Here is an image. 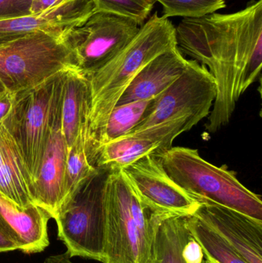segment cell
<instances>
[{
  "mask_svg": "<svg viewBox=\"0 0 262 263\" xmlns=\"http://www.w3.org/2000/svg\"><path fill=\"white\" fill-rule=\"evenodd\" d=\"M32 0H0V20L31 15Z\"/></svg>",
  "mask_w": 262,
  "mask_h": 263,
  "instance_id": "d4e9b609",
  "label": "cell"
},
{
  "mask_svg": "<svg viewBox=\"0 0 262 263\" xmlns=\"http://www.w3.org/2000/svg\"><path fill=\"white\" fill-rule=\"evenodd\" d=\"M14 92L6 90L0 94V123L7 117L13 103Z\"/></svg>",
  "mask_w": 262,
  "mask_h": 263,
  "instance_id": "484cf974",
  "label": "cell"
},
{
  "mask_svg": "<svg viewBox=\"0 0 262 263\" xmlns=\"http://www.w3.org/2000/svg\"><path fill=\"white\" fill-rule=\"evenodd\" d=\"M152 100L131 102L115 106L108 120L101 146L133 130L144 118Z\"/></svg>",
  "mask_w": 262,
  "mask_h": 263,
  "instance_id": "7402d4cb",
  "label": "cell"
},
{
  "mask_svg": "<svg viewBox=\"0 0 262 263\" xmlns=\"http://www.w3.org/2000/svg\"><path fill=\"white\" fill-rule=\"evenodd\" d=\"M192 216L213 230L248 263H262V221L211 202H199Z\"/></svg>",
  "mask_w": 262,
  "mask_h": 263,
  "instance_id": "4fadbf2b",
  "label": "cell"
},
{
  "mask_svg": "<svg viewBox=\"0 0 262 263\" xmlns=\"http://www.w3.org/2000/svg\"><path fill=\"white\" fill-rule=\"evenodd\" d=\"M44 263H75L72 262L70 256L67 254V253L63 254L53 255V256H49L46 258Z\"/></svg>",
  "mask_w": 262,
  "mask_h": 263,
  "instance_id": "83f0119b",
  "label": "cell"
},
{
  "mask_svg": "<svg viewBox=\"0 0 262 263\" xmlns=\"http://www.w3.org/2000/svg\"><path fill=\"white\" fill-rule=\"evenodd\" d=\"M6 90V89H5L4 86H3V83H2L1 81H0V94L3 93V92H4Z\"/></svg>",
  "mask_w": 262,
  "mask_h": 263,
  "instance_id": "f546056e",
  "label": "cell"
},
{
  "mask_svg": "<svg viewBox=\"0 0 262 263\" xmlns=\"http://www.w3.org/2000/svg\"><path fill=\"white\" fill-rule=\"evenodd\" d=\"M186 216H172L158 230L155 263H205L206 256L186 227Z\"/></svg>",
  "mask_w": 262,
  "mask_h": 263,
  "instance_id": "d6986e66",
  "label": "cell"
},
{
  "mask_svg": "<svg viewBox=\"0 0 262 263\" xmlns=\"http://www.w3.org/2000/svg\"><path fill=\"white\" fill-rule=\"evenodd\" d=\"M66 0H32L31 4V14H38L48 10Z\"/></svg>",
  "mask_w": 262,
  "mask_h": 263,
  "instance_id": "4316f807",
  "label": "cell"
},
{
  "mask_svg": "<svg viewBox=\"0 0 262 263\" xmlns=\"http://www.w3.org/2000/svg\"><path fill=\"white\" fill-rule=\"evenodd\" d=\"M17 250L15 244L0 236V253H9Z\"/></svg>",
  "mask_w": 262,
  "mask_h": 263,
  "instance_id": "f1b7e54d",
  "label": "cell"
},
{
  "mask_svg": "<svg viewBox=\"0 0 262 263\" xmlns=\"http://www.w3.org/2000/svg\"><path fill=\"white\" fill-rule=\"evenodd\" d=\"M95 11L129 17L143 26L155 5V0H93Z\"/></svg>",
  "mask_w": 262,
  "mask_h": 263,
  "instance_id": "cb8c5ba5",
  "label": "cell"
},
{
  "mask_svg": "<svg viewBox=\"0 0 262 263\" xmlns=\"http://www.w3.org/2000/svg\"><path fill=\"white\" fill-rule=\"evenodd\" d=\"M163 8V17L198 18L226 7V0H155Z\"/></svg>",
  "mask_w": 262,
  "mask_h": 263,
  "instance_id": "603a6c76",
  "label": "cell"
},
{
  "mask_svg": "<svg viewBox=\"0 0 262 263\" xmlns=\"http://www.w3.org/2000/svg\"><path fill=\"white\" fill-rule=\"evenodd\" d=\"M140 27L129 17L95 11L62 39L72 52V68L89 77L119 52Z\"/></svg>",
  "mask_w": 262,
  "mask_h": 263,
  "instance_id": "ba28073f",
  "label": "cell"
},
{
  "mask_svg": "<svg viewBox=\"0 0 262 263\" xmlns=\"http://www.w3.org/2000/svg\"><path fill=\"white\" fill-rule=\"evenodd\" d=\"M196 126L190 117H175L143 130L131 133L103 144L94 165L121 170L148 155L162 154L172 148L180 134Z\"/></svg>",
  "mask_w": 262,
  "mask_h": 263,
  "instance_id": "7c38bea8",
  "label": "cell"
},
{
  "mask_svg": "<svg viewBox=\"0 0 262 263\" xmlns=\"http://www.w3.org/2000/svg\"><path fill=\"white\" fill-rule=\"evenodd\" d=\"M189 62L178 47L163 52L138 72L116 106L156 98L183 75Z\"/></svg>",
  "mask_w": 262,
  "mask_h": 263,
  "instance_id": "2e32d148",
  "label": "cell"
},
{
  "mask_svg": "<svg viewBox=\"0 0 262 263\" xmlns=\"http://www.w3.org/2000/svg\"><path fill=\"white\" fill-rule=\"evenodd\" d=\"M90 109L89 78L75 68H68L63 84L62 123L69 149L76 139L80 129L89 126Z\"/></svg>",
  "mask_w": 262,
  "mask_h": 263,
  "instance_id": "e0dca14e",
  "label": "cell"
},
{
  "mask_svg": "<svg viewBox=\"0 0 262 263\" xmlns=\"http://www.w3.org/2000/svg\"><path fill=\"white\" fill-rule=\"evenodd\" d=\"M66 69L60 71L54 89L50 133L38 173L30 187L34 204L44 209L52 219L63 202V179L67 162V142L62 123L63 84Z\"/></svg>",
  "mask_w": 262,
  "mask_h": 263,
  "instance_id": "8fae6325",
  "label": "cell"
},
{
  "mask_svg": "<svg viewBox=\"0 0 262 263\" xmlns=\"http://www.w3.org/2000/svg\"><path fill=\"white\" fill-rule=\"evenodd\" d=\"M31 179L16 144L0 123V192L21 207L34 204Z\"/></svg>",
  "mask_w": 262,
  "mask_h": 263,
  "instance_id": "ac0fdd59",
  "label": "cell"
},
{
  "mask_svg": "<svg viewBox=\"0 0 262 263\" xmlns=\"http://www.w3.org/2000/svg\"><path fill=\"white\" fill-rule=\"evenodd\" d=\"M177 47L215 79L217 96L206 125L215 133L230 122L241 96L261 77L262 0L233 13L183 18Z\"/></svg>",
  "mask_w": 262,
  "mask_h": 263,
  "instance_id": "6da1fadb",
  "label": "cell"
},
{
  "mask_svg": "<svg viewBox=\"0 0 262 263\" xmlns=\"http://www.w3.org/2000/svg\"><path fill=\"white\" fill-rule=\"evenodd\" d=\"M58 73L38 86L14 92L12 108L2 123L18 147L30 176L31 185L50 133L52 97Z\"/></svg>",
  "mask_w": 262,
  "mask_h": 263,
  "instance_id": "52a82bcc",
  "label": "cell"
},
{
  "mask_svg": "<svg viewBox=\"0 0 262 263\" xmlns=\"http://www.w3.org/2000/svg\"><path fill=\"white\" fill-rule=\"evenodd\" d=\"M112 168L97 167L77 187L54 218L58 238L74 256L103 262L106 237V190Z\"/></svg>",
  "mask_w": 262,
  "mask_h": 263,
  "instance_id": "5b68a950",
  "label": "cell"
},
{
  "mask_svg": "<svg viewBox=\"0 0 262 263\" xmlns=\"http://www.w3.org/2000/svg\"><path fill=\"white\" fill-rule=\"evenodd\" d=\"M121 171L138 200L158 214L192 216L199 205L168 175L156 155L141 158Z\"/></svg>",
  "mask_w": 262,
  "mask_h": 263,
  "instance_id": "30bf717a",
  "label": "cell"
},
{
  "mask_svg": "<svg viewBox=\"0 0 262 263\" xmlns=\"http://www.w3.org/2000/svg\"><path fill=\"white\" fill-rule=\"evenodd\" d=\"M168 218L138 200L121 170H111L106 183L103 263L156 262L158 230Z\"/></svg>",
  "mask_w": 262,
  "mask_h": 263,
  "instance_id": "3957f363",
  "label": "cell"
},
{
  "mask_svg": "<svg viewBox=\"0 0 262 263\" xmlns=\"http://www.w3.org/2000/svg\"><path fill=\"white\" fill-rule=\"evenodd\" d=\"M52 219L35 204L21 207L0 192V236L26 254L41 253L49 245L48 223Z\"/></svg>",
  "mask_w": 262,
  "mask_h": 263,
  "instance_id": "9a60e30c",
  "label": "cell"
},
{
  "mask_svg": "<svg viewBox=\"0 0 262 263\" xmlns=\"http://www.w3.org/2000/svg\"><path fill=\"white\" fill-rule=\"evenodd\" d=\"M216 96L215 79L204 66L190 60L183 75L152 100L144 118L131 133L183 116L190 117L197 125L209 117Z\"/></svg>",
  "mask_w": 262,
  "mask_h": 263,
  "instance_id": "9c48e42d",
  "label": "cell"
},
{
  "mask_svg": "<svg viewBox=\"0 0 262 263\" xmlns=\"http://www.w3.org/2000/svg\"><path fill=\"white\" fill-rule=\"evenodd\" d=\"M158 156L168 175L198 203L214 202L262 221L261 196L241 184L235 172L210 163L195 148L172 146Z\"/></svg>",
  "mask_w": 262,
  "mask_h": 263,
  "instance_id": "277c9868",
  "label": "cell"
},
{
  "mask_svg": "<svg viewBox=\"0 0 262 263\" xmlns=\"http://www.w3.org/2000/svg\"><path fill=\"white\" fill-rule=\"evenodd\" d=\"M205 263H217L216 262H215V261L211 260V259H206V260H205Z\"/></svg>",
  "mask_w": 262,
  "mask_h": 263,
  "instance_id": "4dcf8cb0",
  "label": "cell"
},
{
  "mask_svg": "<svg viewBox=\"0 0 262 263\" xmlns=\"http://www.w3.org/2000/svg\"><path fill=\"white\" fill-rule=\"evenodd\" d=\"M69 67L72 52L53 34L36 31L0 45V81L9 92L38 86Z\"/></svg>",
  "mask_w": 262,
  "mask_h": 263,
  "instance_id": "8992f818",
  "label": "cell"
},
{
  "mask_svg": "<svg viewBox=\"0 0 262 263\" xmlns=\"http://www.w3.org/2000/svg\"><path fill=\"white\" fill-rule=\"evenodd\" d=\"M175 47V26L169 18L155 12L119 52L88 77L90 83L91 109L87 154L92 165L103 142L111 112L126 88L146 65Z\"/></svg>",
  "mask_w": 262,
  "mask_h": 263,
  "instance_id": "7a4b0ae2",
  "label": "cell"
},
{
  "mask_svg": "<svg viewBox=\"0 0 262 263\" xmlns=\"http://www.w3.org/2000/svg\"><path fill=\"white\" fill-rule=\"evenodd\" d=\"M186 227L203 249L206 259L217 263H248L226 241L194 216H186Z\"/></svg>",
  "mask_w": 262,
  "mask_h": 263,
  "instance_id": "44dd1931",
  "label": "cell"
},
{
  "mask_svg": "<svg viewBox=\"0 0 262 263\" xmlns=\"http://www.w3.org/2000/svg\"><path fill=\"white\" fill-rule=\"evenodd\" d=\"M88 126L80 129L76 139L68 152L63 179V205L75 192L78 185L96 170L97 167L93 166L88 158Z\"/></svg>",
  "mask_w": 262,
  "mask_h": 263,
  "instance_id": "ffe728a7",
  "label": "cell"
},
{
  "mask_svg": "<svg viewBox=\"0 0 262 263\" xmlns=\"http://www.w3.org/2000/svg\"><path fill=\"white\" fill-rule=\"evenodd\" d=\"M95 11L93 0H66L38 14L0 20V45L31 32L43 31L61 37Z\"/></svg>",
  "mask_w": 262,
  "mask_h": 263,
  "instance_id": "5bb4252c",
  "label": "cell"
}]
</instances>
